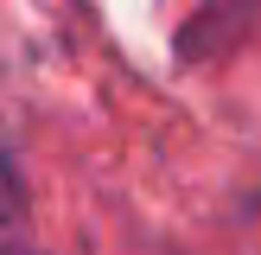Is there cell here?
<instances>
[{"label": "cell", "mask_w": 261, "mask_h": 255, "mask_svg": "<svg viewBox=\"0 0 261 255\" xmlns=\"http://www.w3.org/2000/svg\"><path fill=\"white\" fill-rule=\"evenodd\" d=\"M261 13V0H211V7L191 19V32H185V51H217L223 45V32H236V26H249Z\"/></svg>", "instance_id": "cell-1"}, {"label": "cell", "mask_w": 261, "mask_h": 255, "mask_svg": "<svg viewBox=\"0 0 261 255\" xmlns=\"http://www.w3.org/2000/svg\"><path fill=\"white\" fill-rule=\"evenodd\" d=\"M13 230H25V185L13 172L7 147H0V236H13Z\"/></svg>", "instance_id": "cell-2"}]
</instances>
